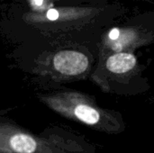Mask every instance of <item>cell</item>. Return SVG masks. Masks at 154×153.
I'll return each mask as SVG.
<instances>
[{"mask_svg": "<svg viewBox=\"0 0 154 153\" xmlns=\"http://www.w3.org/2000/svg\"><path fill=\"white\" fill-rule=\"evenodd\" d=\"M53 66L63 75L78 76L85 72L88 66L86 55L75 50H62L53 58Z\"/></svg>", "mask_w": 154, "mask_h": 153, "instance_id": "cell-1", "label": "cell"}, {"mask_svg": "<svg viewBox=\"0 0 154 153\" xmlns=\"http://www.w3.org/2000/svg\"><path fill=\"white\" fill-rule=\"evenodd\" d=\"M136 65V58L131 53H116L106 60V68L113 73H125Z\"/></svg>", "mask_w": 154, "mask_h": 153, "instance_id": "cell-2", "label": "cell"}, {"mask_svg": "<svg viewBox=\"0 0 154 153\" xmlns=\"http://www.w3.org/2000/svg\"><path fill=\"white\" fill-rule=\"evenodd\" d=\"M8 146L14 152L33 153L37 150V142L27 133H16L9 138Z\"/></svg>", "mask_w": 154, "mask_h": 153, "instance_id": "cell-3", "label": "cell"}, {"mask_svg": "<svg viewBox=\"0 0 154 153\" xmlns=\"http://www.w3.org/2000/svg\"><path fill=\"white\" fill-rule=\"evenodd\" d=\"M73 115L79 121L89 125L97 124L100 120L99 112L93 106L86 104L76 106L73 109Z\"/></svg>", "mask_w": 154, "mask_h": 153, "instance_id": "cell-4", "label": "cell"}, {"mask_svg": "<svg viewBox=\"0 0 154 153\" xmlns=\"http://www.w3.org/2000/svg\"><path fill=\"white\" fill-rule=\"evenodd\" d=\"M47 17L51 21H54L59 17V12L56 9H50L47 12Z\"/></svg>", "mask_w": 154, "mask_h": 153, "instance_id": "cell-5", "label": "cell"}, {"mask_svg": "<svg viewBox=\"0 0 154 153\" xmlns=\"http://www.w3.org/2000/svg\"><path fill=\"white\" fill-rule=\"evenodd\" d=\"M118 36H119V30H118V29H116V28H115V29L111 30V32H109V38L112 39V40L117 39Z\"/></svg>", "mask_w": 154, "mask_h": 153, "instance_id": "cell-6", "label": "cell"}, {"mask_svg": "<svg viewBox=\"0 0 154 153\" xmlns=\"http://www.w3.org/2000/svg\"><path fill=\"white\" fill-rule=\"evenodd\" d=\"M42 2H43V0H34V3L36 5H41L42 4Z\"/></svg>", "mask_w": 154, "mask_h": 153, "instance_id": "cell-7", "label": "cell"}]
</instances>
